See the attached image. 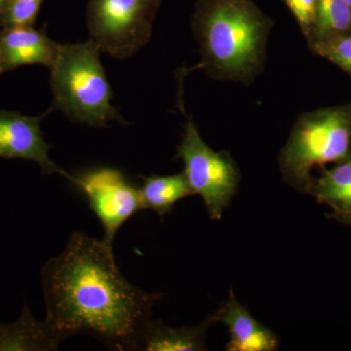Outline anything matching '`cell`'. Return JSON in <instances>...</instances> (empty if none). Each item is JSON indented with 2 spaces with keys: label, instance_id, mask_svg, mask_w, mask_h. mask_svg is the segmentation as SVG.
Returning a JSON list of instances; mask_svg holds the SVG:
<instances>
[{
  "label": "cell",
  "instance_id": "1",
  "mask_svg": "<svg viewBox=\"0 0 351 351\" xmlns=\"http://www.w3.org/2000/svg\"><path fill=\"white\" fill-rule=\"evenodd\" d=\"M45 320L63 339L85 334L110 350H141L152 307L147 293L122 276L112 245L73 232L61 254L41 270Z\"/></svg>",
  "mask_w": 351,
  "mask_h": 351
},
{
  "label": "cell",
  "instance_id": "2",
  "mask_svg": "<svg viewBox=\"0 0 351 351\" xmlns=\"http://www.w3.org/2000/svg\"><path fill=\"white\" fill-rule=\"evenodd\" d=\"M274 21L254 0H196L193 29L201 69L214 80L249 82L262 71Z\"/></svg>",
  "mask_w": 351,
  "mask_h": 351
},
{
  "label": "cell",
  "instance_id": "3",
  "mask_svg": "<svg viewBox=\"0 0 351 351\" xmlns=\"http://www.w3.org/2000/svg\"><path fill=\"white\" fill-rule=\"evenodd\" d=\"M100 48L86 43L59 44L49 68L53 108L73 121L108 127L126 121L112 105V91L100 60Z\"/></svg>",
  "mask_w": 351,
  "mask_h": 351
},
{
  "label": "cell",
  "instance_id": "4",
  "mask_svg": "<svg viewBox=\"0 0 351 351\" xmlns=\"http://www.w3.org/2000/svg\"><path fill=\"white\" fill-rule=\"evenodd\" d=\"M351 114L343 108L306 113L298 119L279 156L288 184L311 191V172L315 166L343 162L350 157Z\"/></svg>",
  "mask_w": 351,
  "mask_h": 351
},
{
  "label": "cell",
  "instance_id": "5",
  "mask_svg": "<svg viewBox=\"0 0 351 351\" xmlns=\"http://www.w3.org/2000/svg\"><path fill=\"white\" fill-rule=\"evenodd\" d=\"M182 104L181 94L179 106L186 121L177 157L184 162L182 172L193 195L202 198L210 218L219 221L239 188V167L228 152H215L203 141Z\"/></svg>",
  "mask_w": 351,
  "mask_h": 351
},
{
  "label": "cell",
  "instance_id": "6",
  "mask_svg": "<svg viewBox=\"0 0 351 351\" xmlns=\"http://www.w3.org/2000/svg\"><path fill=\"white\" fill-rule=\"evenodd\" d=\"M163 0H88L91 40L119 60L133 57L149 43Z\"/></svg>",
  "mask_w": 351,
  "mask_h": 351
},
{
  "label": "cell",
  "instance_id": "7",
  "mask_svg": "<svg viewBox=\"0 0 351 351\" xmlns=\"http://www.w3.org/2000/svg\"><path fill=\"white\" fill-rule=\"evenodd\" d=\"M82 191L90 209L101 221L104 241L113 245L117 232L131 217L145 209L140 189L129 182L121 171L110 167L95 168L69 179Z\"/></svg>",
  "mask_w": 351,
  "mask_h": 351
},
{
  "label": "cell",
  "instance_id": "8",
  "mask_svg": "<svg viewBox=\"0 0 351 351\" xmlns=\"http://www.w3.org/2000/svg\"><path fill=\"white\" fill-rule=\"evenodd\" d=\"M43 117L0 110V158L32 161L44 174H59L69 181L71 174L51 160L52 147L44 141L40 128Z\"/></svg>",
  "mask_w": 351,
  "mask_h": 351
},
{
  "label": "cell",
  "instance_id": "9",
  "mask_svg": "<svg viewBox=\"0 0 351 351\" xmlns=\"http://www.w3.org/2000/svg\"><path fill=\"white\" fill-rule=\"evenodd\" d=\"M209 319L212 324L223 323L228 328L230 338L226 348L228 351H274L278 348L276 335L239 304L232 290Z\"/></svg>",
  "mask_w": 351,
  "mask_h": 351
},
{
  "label": "cell",
  "instance_id": "10",
  "mask_svg": "<svg viewBox=\"0 0 351 351\" xmlns=\"http://www.w3.org/2000/svg\"><path fill=\"white\" fill-rule=\"evenodd\" d=\"M58 45L47 34L34 27L0 29V54L4 73L27 64L50 68L56 57Z\"/></svg>",
  "mask_w": 351,
  "mask_h": 351
},
{
  "label": "cell",
  "instance_id": "11",
  "mask_svg": "<svg viewBox=\"0 0 351 351\" xmlns=\"http://www.w3.org/2000/svg\"><path fill=\"white\" fill-rule=\"evenodd\" d=\"M64 341L47 321H38L25 304L15 322L0 323V351L58 350Z\"/></svg>",
  "mask_w": 351,
  "mask_h": 351
},
{
  "label": "cell",
  "instance_id": "12",
  "mask_svg": "<svg viewBox=\"0 0 351 351\" xmlns=\"http://www.w3.org/2000/svg\"><path fill=\"white\" fill-rule=\"evenodd\" d=\"M210 325L212 322L209 318L196 326L182 328H171L160 321H152L143 338L141 350H206L205 334Z\"/></svg>",
  "mask_w": 351,
  "mask_h": 351
},
{
  "label": "cell",
  "instance_id": "13",
  "mask_svg": "<svg viewBox=\"0 0 351 351\" xmlns=\"http://www.w3.org/2000/svg\"><path fill=\"white\" fill-rule=\"evenodd\" d=\"M140 188L145 209L152 210L158 216L171 213L179 201L193 195L184 172L169 176L143 177Z\"/></svg>",
  "mask_w": 351,
  "mask_h": 351
},
{
  "label": "cell",
  "instance_id": "14",
  "mask_svg": "<svg viewBox=\"0 0 351 351\" xmlns=\"http://www.w3.org/2000/svg\"><path fill=\"white\" fill-rule=\"evenodd\" d=\"M311 195L335 210V215L351 213V158L325 170L313 182Z\"/></svg>",
  "mask_w": 351,
  "mask_h": 351
},
{
  "label": "cell",
  "instance_id": "15",
  "mask_svg": "<svg viewBox=\"0 0 351 351\" xmlns=\"http://www.w3.org/2000/svg\"><path fill=\"white\" fill-rule=\"evenodd\" d=\"M351 29V11L348 0H319L311 43L343 36Z\"/></svg>",
  "mask_w": 351,
  "mask_h": 351
},
{
  "label": "cell",
  "instance_id": "16",
  "mask_svg": "<svg viewBox=\"0 0 351 351\" xmlns=\"http://www.w3.org/2000/svg\"><path fill=\"white\" fill-rule=\"evenodd\" d=\"M44 0H10L0 22V29L34 27Z\"/></svg>",
  "mask_w": 351,
  "mask_h": 351
},
{
  "label": "cell",
  "instance_id": "17",
  "mask_svg": "<svg viewBox=\"0 0 351 351\" xmlns=\"http://www.w3.org/2000/svg\"><path fill=\"white\" fill-rule=\"evenodd\" d=\"M313 48L351 75V36L343 34L318 41L313 44Z\"/></svg>",
  "mask_w": 351,
  "mask_h": 351
},
{
  "label": "cell",
  "instance_id": "18",
  "mask_svg": "<svg viewBox=\"0 0 351 351\" xmlns=\"http://www.w3.org/2000/svg\"><path fill=\"white\" fill-rule=\"evenodd\" d=\"M283 1L294 16L302 34L309 41L313 36L319 0H283Z\"/></svg>",
  "mask_w": 351,
  "mask_h": 351
},
{
  "label": "cell",
  "instance_id": "19",
  "mask_svg": "<svg viewBox=\"0 0 351 351\" xmlns=\"http://www.w3.org/2000/svg\"><path fill=\"white\" fill-rule=\"evenodd\" d=\"M336 218L338 219L339 221H343V223L351 226V213L336 215Z\"/></svg>",
  "mask_w": 351,
  "mask_h": 351
},
{
  "label": "cell",
  "instance_id": "20",
  "mask_svg": "<svg viewBox=\"0 0 351 351\" xmlns=\"http://www.w3.org/2000/svg\"><path fill=\"white\" fill-rule=\"evenodd\" d=\"M9 2H10V0H0V22H1L2 16L5 12Z\"/></svg>",
  "mask_w": 351,
  "mask_h": 351
},
{
  "label": "cell",
  "instance_id": "21",
  "mask_svg": "<svg viewBox=\"0 0 351 351\" xmlns=\"http://www.w3.org/2000/svg\"><path fill=\"white\" fill-rule=\"evenodd\" d=\"M4 73L3 66H2L1 54H0V73Z\"/></svg>",
  "mask_w": 351,
  "mask_h": 351
},
{
  "label": "cell",
  "instance_id": "22",
  "mask_svg": "<svg viewBox=\"0 0 351 351\" xmlns=\"http://www.w3.org/2000/svg\"><path fill=\"white\" fill-rule=\"evenodd\" d=\"M348 6H350V11H351V0H348Z\"/></svg>",
  "mask_w": 351,
  "mask_h": 351
}]
</instances>
